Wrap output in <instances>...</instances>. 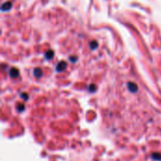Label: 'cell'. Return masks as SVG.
I'll return each mask as SVG.
<instances>
[{
    "label": "cell",
    "instance_id": "1",
    "mask_svg": "<svg viewBox=\"0 0 161 161\" xmlns=\"http://www.w3.org/2000/svg\"><path fill=\"white\" fill-rule=\"evenodd\" d=\"M10 77L14 78V77H17L18 76H19V71H18L16 68H11L10 70Z\"/></svg>",
    "mask_w": 161,
    "mask_h": 161
},
{
    "label": "cell",
    "instance_id": "2",
    "mask_svg": "<svg viewBox=\"0 0 161 161\" xmlns=\"http://www.w3.org/2000/svg\"><path fill=\"white\" fill-rule=\"evenodd\" d=\"M128 89H130V91H131L132 93H136V92H137V89H138V87H137L136 84L130 82V83H128Z\"/></svg>",
    "mask_w": 161,
    "mask_h": 161
},
{
    "label": "cell",
    "instance_id": "3",
    "mask_svg": "<svg viewBox=\"0 0 161 161\" xmlns=\"http://www.w3.org/2000/svg\"><path fill=\"white\" fill-rule=\"evenodd\" d=\"M34 75H35V76H37V77H41V76H43V72H42V70H41L40 68L35 69V71H34Z\"/></svg>",
    "mask_w": 161,
    "mask_h": 161
},
{
    "label": "cell",
    "instance_id": "4",
    "mask_svg": "<svg viewBox=\"0 0 161 161\" xmlns=\"http://www.w3.org/2000/svg\"><path fill=\"white\" fill-rule=\"evenodd\" d=\"M64 68H66V63L65 62H60L57 66V70L58 71H62V70H64Z\"/></svg>",
    "mask_w": 161,
    "mask_h": 161
},
{
    "label": "cell",
    "instance_id": "5",
    "mask_svg": "<svg viewBox=\"0 0 161 161\" xmlns=\"http://www.w3.org/2000/svg\"><path fill=\"white\" fill-rule=\"evenodd\" d=\"M10 7H11V3L10 2H7V3H5L3 6H2V10H10Z\"/></svg>",
    "mask_w": 161,
    "mask_h": 161
},
{
    "label": "cell",
    "instance_id": "6",
    "mask_svg": "<svg viewBox=\"0 0 161 161\" xmlns=\"http://www.w3.org/2000/svg\"><path fill=\"white\" fill-rule=\"evenodd\" d=\"M153 158H155V159H156V160H161V154H156V153H155V154H153Z\"/></svg>",
    "mask_w": 161,
    "mask_h": 161
},
{
    "label": "cell",
    "instance_id": "7",
    "mask_svg": "<svg viewBox=\"0 0 161 161\" xmlns=\"http://www.w3.org/2000/svg\"><path fill=\"white\" fill-rule=\"evenodd\" d=\"M53 56H54V53H53L52 51H48V52H47V54H46V58H47L48 60L51 59Z\"/></svg>",
    "mask_w": 161,
    "mask_h": 161
},
{
    "label": "cell",
    "instance_id": "8",
    "mask_svg": "<svg viewBox=\"0 0 161 161\" xmlns=\"http://www.w3.org/2000/svg\"><path fill=\"white\" fill-rule=\"evenodd\" d=\"M24 109H25L24 105H21V106H18V110H19V111H22V110H24Z\"/></svg>",
    "mask_w": 161,
    "mask_h": 161
}]
</instances>
